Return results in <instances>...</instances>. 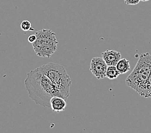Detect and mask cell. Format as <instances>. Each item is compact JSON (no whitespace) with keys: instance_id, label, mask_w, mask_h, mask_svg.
Segmentation results:
<instances>
[{"instance_id":"1","label":"cell","mask_w":151,"mask_h":133,"mask_svg":"<svg viewBox=\"0 0 151 133\" xmlns=\"http://www.w3.org/2000/svg\"><path fill=\"white\" fill-rule=\"evenodd\" d=\"M24 85L29 97L42 107L50 108V100L53 97H61L55 85L39 67L27 74Z\"/></svg>"},{"instance_id":"2","label":"cell","mask_w":151,"mask_h":133,"mask_svg":"<svg viewBox=\"0 0 151 133\" xmlns=\"http://www.w3.org/2000/svg\"><path fill=\"white\" fill-rule=\"evenodd\" d=\"M150 72L151 55L149 53L142 54L134 69L126 79L127 85L143 97Z\"/></svg>"},{"instance_id":"3","label":"cell","mask_w":151,"mask_h":133,"mask_svg":"<svg viewBox=\"0 0 151 133\" xmlns=\"http://www.w3.org/2000/svg\"><path fill=\"white\" fill-rule=\"evenodd\" d=\"M39 68L55 85L61 97L67 100L72 83L64 67L58 63L50 62Z\"/></svg>"},{"instance_id":"4","label":"cell","mask_w":151,"mask_h":133,"mask_svg":"<svg viewBox=\"0 0 151 133\" xmlns=\"http://www.w3.org/2000/svg\"><path fill=\"white\" fill-rule=\"evenodd\" d=\"M37 37L32 46L35 54L43 58H50L57 49L56 34L51 30L42 29L35 33Z\"/></svg>"},{"instance_id":"5","label":"cell","mask_w":151,"mask_h":133,"mask_svg":"<svg viewBox=\"0 0 151 133\" xmlns=\"http://www.w3.org/2000/svg\"><path fill=\"white\" fill-rule=\"evenodd\" d=\"M107 67L108 65L102 57H94L91 61L90 70L98 80L106 78Z\"/></svg>"},{"instance_id":"6","label":"cell","mask_w":151,"mask_h":133,"mask_svg":"<svg viewBox=\"0 0 151 133\" xmlns=\"http://www.w3.org/2000/svg\"><path fill=\"white\" fill-rule=\"evenodd\" d=\"M102 58L108 66H116L121 59V53L114 50H107L102 53Z\"/></svg>"},{"instance_id":"7","label":"cell","mask_w":151,"mask_h":133,"mask_svg":"<svg viewBox=\"0 0 151 133\" xmlns=\"http://www.w3.org/2000/svg\"><path fill=\"white\" fill-rule=\"evenodd\" d=\"M67 106L66 100L59 96H54L50 100V108L57 113L65 110Z\"/></svg>"},{"instance_id":"8","label":"cell","mask_w":151,"mask_h":133,"mask_svg":"<svg viewBox=\"0 0 151 133\" xmlns=\"http://www.w3.org/2000/svg\"><path fill=\"white\" fill-rule=\"evenodd\" d=\"M116 67L120 74H125L131 69L130 63H129V61L126 58L120 59L118 61Z\"/></svg>"},{"instance_id":"9","label":"cell","mask_w":151,"mask_h":133,"mask_svg":"<svg viewBox=\"0 0 151 133\" xmlns=\"http://www.w3.org/2000/svg\"><path fill=\"white\" fill-rule=\"evenodd\" d=\"M120 74L116 66H108L106 71V78L109 80H114L118 77Z\"/></svg>"},{"instance_id":"10","label":"cell","mask_w":151,"mask_h":133,"mask_svg":"<svg viewBox=\"0 0 151 133\" xmlns=\"http://www.w3.org/2000/svg\"><path fill=\"white\" fill-rule=\"evenodd\" d=\"M143 97L145 98H150L151 97V72L149 75L148 80L147 81Z\"/></svg>"},{"instance_id":"11","label":"cell","mask_w":151,"mask_h":133,"mask_svg":"<svg viewBox=\"0 0 151 133\" xmlns=\"http://www.w3.org/2000/svg\"><path fill=\"white\" fill-rule=\"evenodd\" d=\"M21 28L24 31H34V28H32V23L28 20H24L21 23Z\"/></svg>"},{"instance_id":"12","label":"cell","mask_w":151,"mask_h":133,"mask_svg":"<svg viewBox=\"0 0 151 133\" xmlns=\"http://www.w3.org/2000/svg\"><path fill=\"white\" fill-rule=\"evenodd\" d=\"M141 0H124L125 4L129 5H136L140 2Z\"/></svg>"},{"instance_id":"13","label":"cell","mask_w":151,"mask_h":133,"mask_svg":"<svg viewBox=\"0 0 151 133\" xmlns=\"http://www.w3.org/2000/svg\"><path fill=\"white\" fill-rule=\"evenodd\" d=\"M37 40V37L36 35L34 34H32V35H30L29 37H28V42H29L30 43H31V44H33V43Z\"/></svg>"},{"instance_id":"14","label":"cell","mask_w":151,"mask_h":133,"mask_svg":"<svg viewBox=\"0 0 151 133\" xmlns=\"http://www.w3.org/2000/svg\"><path fill=\"white\" fill-rule=\"evenodd\" d=\"M149 0H141V1H143V2H145V1H148Z\"/></svg>"}]
</instances>
